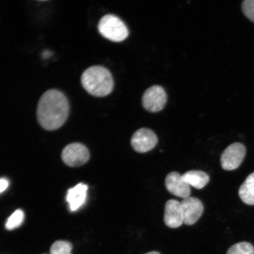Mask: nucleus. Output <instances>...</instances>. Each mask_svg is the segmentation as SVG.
I'll return each instance as SVG.
<instances>
[{"label":"nucleus","mask_w":254,"mask_h":254,"mask_svg":"<svg viewBox=\"0 0 254 254\" xmlns=\"http://www.w3.org/2000/svg\"><path fill=\"white\" fill-rule=\"evenodd\" d=\"M52 55V53L50 52V51H45L43 53L42 56L44 59H46L49 58Z\"/></svg>","instance_id":"obj_19"},{"label":"nucleus","mask_w":254,"mask_h":254,"mask_svg":"<svg viewBox=\"0 0 254 254\" xmlns=\"http://www.w3.org/2000/svg\"><path fill=\"white\" fill-rule=\"evenodd\" d=\"M183 176L184 180L190 186L198 190L204 188L210 180L207 174L199 170L189 171L184 173Z\"/></svg>","instance_id":"obj_12"},{"label":"nucleus","mask_w":254,"mask_h":254,"mask_svg":"<svg viewBox=\"0 0 254 254\" xmlns=\"http://www.w3.org/2000/svg\"><path fill=\"white\" fill-rule=\"evenodd\" d=\"M72 244L65 241H57L50 249V254H71Z\"/></svg>","instance_id":"obj_16"},{"label":"nucleus","mask_w":254,"mask_h":254,"mask_svg":"<svg viewBox=\"0 0 254 254\" xmlns=\"http://www.w3.org/2000/svg\"><path fill=\"white\" fill-rule=\"evenodd\" d=\"M167 101L166 92L159 85H154L148 88L142 98L143 107L151 113H157L163 110Z\"/></svg>","instance_id":"obj_5"},{"label":"nucleus","mask_w":254,"mask_h":254,"mask_svg":"<svg viewBox=\"0 0 254 254\" xmlns=\"http://www.w3.org/2000/svg\"><path fill=\"white\" fill-rule=\"evenodd\" d=\"M88 187L79 183L68 190L66 201L71 211H77L84 204L87 198Z\"/></svg>","instance_id":"obj_11"},{"label":"nucleus","mask_w":254,"mask_h":254,"mask_svg":"<svg viewBox=\"0 0 254 254\" xmlns=\"http://www.w3.org/2000/svg\"><path fill=\"white\" fill-rule=\"evenodd\" d=\"M98 27L104 38L114 42H121L128 36L129 32L126 25L114 15H104L101 18Z\"/></svg>","instance_id":"obj_3"},{"label":"nucleus","mask_w":254,"mask_h":254,"mask_svg":"<svg viewBox=\"0 0 254 254\" xmlns=\"http://www.w3.org/2000/svg\"><path fill=\"white\" fill-rule=\"evenodd\" d=\"M145 254H160V253L156 252H152Z\"/></svg>","instance_id":"obj_20"},{"label":"nucleus","mask_w":254,"mask_h":254,"mask_svg":"<svg viewBox=\"0 0 254 254\" xmlns=\"http://www.w3.org/2000/svg\"><path fill=\"white\" fill-rule=\"evenodd\" d=\"M241 7L244 15L254 23V0H245Z\"/></svg>","instance_id":"obj_17"},{"label":"nucleus","mask_w":254,"mask_h":254,"mask_svg":"<svg viewBox=\"0 0 254 254\" xmlns=\"http://www.w3.org/2000/svg\"><path fill=\"white\" fill-rule=\"evenodd\" d=\"M9 186V182L7 180L5 179H0V193L4 192L7 190Z\"/></svg>","instance_id":"obj_18"},{"label":"nucleus","mask_w":254,"mask_h":254,"mask_svg":"<svg viewBox=\"0 0 254 254\" xmlns=\"http://www.w3.org/2000/svg\"><path fill=\"white\" fill-rule=\"evenodd\" d=\"M227 254H254V248L252 244L241 242L232 246Z\"/></svg>","instance_id":"obj_15"},{"label":"nucleus","mask_w":254,"mask_h":254,"mask_svg":"<svg viewBox=\"0 0 254 254\" xmlns=\"http://www.w3.org/2000/svg\"><path fill=\"white\" fill-rule=\"evenodd\" d=\"M24 220V212L18 209L8 219L5 224V228L8 230H12L20 226Z\"/></svg>","instance_id":"obj_14"},{"label":"nucleus","mask_w":254,"mask_h":254,"mask_svg":"<svg viewBox=\"0 0 254 254\" xmlns=\"http://www.w3.org/2000/svg\"><path fill=\"white\" fill-rule=\"evenodd\" d=\"M238 194L245 204L254 205V173L250 174L241 186Z\"/></svg>","instance_id":"obj_13"},{"label":"nucleus","mask_w":254,"mask_h":254,"mask_svg":"<svg viewBox=\"0 0 254 254\" xmlns=\"http://www.w3.org/2000/svg\"><path fill=\"white\" fill-rule=\"evenodd\" d=\"M246 154V148L241 143L236 142L228 146L221 155L222 168L227 171L237 169L242 164Z\"/></svg>","instance_id":"obj_4"},{"label":"nucleus","mask_w":254,"mask_h":254,"mask_svg":"<svg viewBox=\"0 0 254 254\" xmlns=\"http://www.w3.org/2000/svg\"><path fill=\"white\" fill-rule=\"evenodd\" d=\"M165 184L168 190L173 195L186 198L190 194V186L184 180L183 175L177 172H171L167 175Z\"/></svg>","instance_id":"obj_9"},{"label":"nucleus","mask_w":254,"mask_h":254,"mask_svg":"<svg viewBox=\"0 0 254 254\" xmlns=\"http://www.w3.org/2000/svg\"><path fill=\"white\" fill-rule=\"evenodd\" d=\"M156 134L147 128L139 129L133 134L131 144L134 150L139 153H145L153 150L158 143Z\"/></svg>","instance_id":"obj_7"},{"label":"nucleus","mask_w":254,"mask_h":254,"mask_svg":"<svg viewBox=\"0 0 254 254\" xmlns=\"http://www.w3.org/2000/svg\"><path fill=\"white\" fill-rule=\"evenodd\" d=\"M88 148L80 143H72L64 149L62 158L69 167H79L86 163L90 158Z\"/></svg>","instance_id":"obj_6"},{"label":"nucleus","mask_w":254,"mask_h":254,"mask_svg":"<svg viewBox=\"0 0 254 254\" xmlns=\"http://www.w3.org/2000/svg\"><path fill=\"white\" fill-rule=\"evenodd\" d=\"M81 81L85 90L95 97H106L114 88L112 74L103 66L95 65L87 68L82 73Z\"/></svg>","instance_id":"obj_2"},{"label":"nucleus","mask_w":254,"mask_h":254,"mask_svg":"<svg viewBox=\"0 0 254 254\" xmlns=\"http://www.w3.org/2000/svg\"><path fill=\"white\" fill-rule=\"evenodd\" d=\"M69 111V103L64 94L57 90H50L40 98L37 107V119L43 128L54 131L65 123Z\"/></svg>","instance_id":"obj_1"},{"label":"nucleus","mask_w":254,"mask_h":254,"mask_svg":"<svg viewBox=\"0 0 254 254\" xmlns=\"http://www.w3.org/2000/svg\"><path fill=\"white\" fill-rule=\"evenodd\" d=\"M182 204L184 223L192 225L196 223L201 217L204 211V205L200 200L195 197L184 198Z\"/></svg>","instance_id":"obj_8"},{"label":"nucleus","mask_w":254,"mask_h":254,"mask_svg":"<svg viewBox=\"0 0 254 254\" xmlns=\"http://www.w3.org/2000/svg\"><path fill=\"white\" fill-rule=\"evenodd\" d=\"M164 220L168 227L179 228L184 223L183 213L181 202L170 199L165 205Z\"/></svg>","instance_id":"obj_10"}]
</instances>
